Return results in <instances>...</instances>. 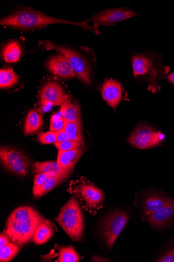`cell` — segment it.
I'll list each match as a JSON object with an SVG mask.
<instances>
[{
  "mask_svg": "<svg viewBox=\"0 0 174 262\" xmlns=\"http://www.w3.org/2000/svg\"><path fill=\"white\" fill-rule=\"evenodd\" d=\"M78 192L86 206L91 209L96 208L104 200V194L102 190L91 184L80 185Z\"/></svg>",
  "mask_w": 174,
  "mask_h": 262,
  "instance_id": "obj_14",
  "label": "cell"
},
{
  "mask_svg": "<svg viewBox=\"0 0 174 262\" xmlns=\"http://www.w3.org/2000/svg\"><path fill=\"white\" fill-rule=\"evenodd\" d=\"M67 177L59 175H55L48 177L43 185L38 189L36 191L33 192L35 198H39L49 191H51L54 188L58 186L60 183L65 180Z\"/></svg>",
  "mask_w": 174,
  "mask_h": 262,
  "instance_id": "obj_22",
  "label": "cell"
},
{
  "mask_svg": "<svg viewBox=\"0 0 174 262\" xmlns=\"http://www.w3.org/2000/svg\"><path fill=\"white\" fill-rule=\"evenodd\" d=\"M82 143L70 140L56 142L55 145L59 150L67 151L81 148Z\"/></svg>",
  "mask_w": 174,
  "mask_h": 262,
  "instance_id": "obj_27",
  "label": "cell"
},
{
  "mask_svg": "<svg viewBox=\"0 0 174 262\" xmlns=\"http://www.w3.org/2000/svg\"><path fill=\"white\" fill-rule=\"evenodd\" d=\"M146 218L149 225L154 228L162 229L169 226L174 222V200Z\"/></svg>",
  "mask_w": 174,
  "mask_h": 262,
  "instance_id": "obj_12",
  "label": "cell"
},
{
  "mask_svg": "<svg viewBox=\"0 0 174 262\" xmlns=\"http://www.w3.org/2000/svg\"><path fill=\"white\" fill-rule=\"evenodd\" d=\"M163 64L159 54L150 52L138 54L132 59L133 76L146 79L154 89L157 85V80L168 69Z\"/></svg>",
  "mask_w": 174,
  "mask_h": 262,
  "instance_id": "obj_3",
  "label": "cell"
},
{
  "mask_svg": "<svg viewBox=\"0 0 174 262\" xmlns=\"http://www.w3.org/2000/svg\"><path fill=\"white\" fill-rule=\"evenodd\" d=\"M64 129L69 140L83 142V134L82 121L77 122L65 121Z\"/></svg>",
  "mask_w": 174,
  "mask_h": 262,
  "instance_id": "obj_23",
  "label": "cell"
},
{
  "mask_svg": "<svg viewBox=\"0 0 174 262\" xmlns=\"http://www.w3.org/2000/svg\"><path fill=\"white\" fill-rule=\"evenodd\" d=\"M37 140L42 144H55L57 142L56 133L51 130L41 132L38 135Z\"/></svg>",
  "mask_w": 174,
  "mask_h": 262,
  "instance_id": "obj_28",
  "label": "cell"
},
{
  "mask_svg": "<svg viewBox=\"0 0 174 262\" xmlns=\"http://www.w3.org/2000/svg\"><path fill=\"white\" fill-rule=\"evenodd\" d=\"M84 152L83 148L67 151L59 150L57 162L62 168L71 171Z\"/></svg>",
  "mask_w": 174,
  "mask_h": 262,
  "instance_id": "obj_16",
  "label": "cell"
},
{
  "mask_svg": "<svg viewBox=\"0 0 174 262\" xmlns=\"http://www.w3.org/2000/svg\"><path fill=\"white\" fill-rule=\"evenodd\" d=\"M39 99L43 105L62 106L68 99V96L59 83L49 81L45 82L41 88Z\"/></svg>",
  "mask_w": 174,
  "mask_h": 262,
  "instance_id": "obj_10",
  "label": "cell"
},
{
  "mask_svg": "<svg viewBox=\"0 0 174 262\" xmlns=\"http://www.w3.org/2000/svg\"><path fill=\"white\" fill-rule=\"evenodd\" d=\"M137 15V13L128 8L110 9L98 12L84 21H92L93 27L98 29L99 26H112L117 23Z\"/></svg>",
  "mask_w": 174,
  "mask_h": 262,
  "instance_id": "obj_9",
  "label": "cell"
},
{
  "mask_svg": "<svg viewBox=\"0 0 174 262\" xmlns=\"http://www.w3.org/2000/svg\"><path fill=\"white\" fill-rule=\"evenodd\" d=\"M43 124V117L37 109L31 110L28 114L24 125V134L30 135L38 132Z\"/></svg>",
  "mask_w": 174,
  "mask_h": 262,
  "instance_id": "obj_19",
  "label": "cell"
},
{
  "mask_svg": "<svg viewBox=\"0 0 174 262\" xmlns=\"http://www.w3.org/2000/svg\"><path fill=\"white\" fill-rule=\"evenodd\" d=\"M157 261L174 262V246L162 255Z\"/></svg>",
  "mask_w": 174,
  "mask_h": 262,
  "instance_id": "obj_31",
  "label": "cell"
},
{
  "mask_svg": "<svg viewBox=\"0 0 174 262\" xmlns=\"http://www.w3.org/2000/svg\"><path fill=\"white\" fill-rule=\"evenodd\" d=\"M10 237L5 232H2L0 235V249L4 248L10 243Z\"/></svg>",
  "mask_w": 174,
  "mask_h": 262,
  "instance_id": "obj_32",
  "label": "cell"
},
{
  "mask_svg": "<svg viewBox=\"0 0 174 262\" xmlns=\"http://www.w3.org/2000/svg\"><path fill=\"white\" fill-rule=\"evenodd\" d=\"M45 221L34 208L20 207L8 219L5 232L13 243L22 246L34 241L36 230Z\"/></svg>",
  "mask_w": 174,
  "mask_h": 262,
  "instance_id": "obj_2",
  "label": "cell"
},
{
  "mask_svg": "<svg viewBox=\"0 0 174 262\" xmlns=\"http://www.w3.org/2000/svg\"><path fill=\"white\" fill-rule=\"evenodd\" d=\"M102 94L107 103L115 110L122 98L120 83L112 79L106 80L103 85Z\"/></svg>",
  "mask_w": 174,
  "mask_h": 262,
  "instance_id": "obj_13",
  "label": "cell"
},
{
  "mask_svg": "<svg viewBox=\"0 0 174 262\" xmlns=\"http://www.w3.org/2000/svg\"><path fill=\"white\" fill-rule=\"evenodd\" d=\"M34 170L36 174L45 173L67 178L71 173V171L62 168L57 161L36 162L34 165Z\"/></svg>",
  "mask_w": 174,
  "mask_h": 262,
  "instance_id": "obj_17",
  "label": "cell"
},
{
  "mask_svg": "<svg viewBox=\"0 0 174 262\" xmlns=\"http://www.w3.org/2000/svg\"><path fill=\"white\" fill-rule=\"evenodd\" d=\"M60 112L65 121H81V108L79 105L69 98L62 105Z\"/></svg>",
  "mask_w": 174,
  "mask_h": 262,
  "instance_id": "obj_18",
  "label": "cell"
},
{
  "mask_svg": "<svg viewBox=\"0 0 174 262\" xmlns=\"http://www.w3.org/2000/svg\"><path fill=\"white\" fill-rule=\"evenodd\" d=\"M57 135V142H60L68 139V136L64 128L56 132Z\"/></svg>",
  "mask_w": 174,
  "mask_h": 262,
  "instance_id": "obj_33",
  "label": "cell"
},
{
  "mask_svg": "<svg viewBox=\"0 0 174 262\" xmlns=\"http://www.w3.org/2000/svg\"><path fill=\"white\" fill-rule=\"evenodd\" d=\"M48 51H55L69 60L77 77L87 85L91 84V68L88 61L79 52L69 48L60 45L49 40L40 42Z\"/></svg>",
  "mask_w": 174,
  "mask_h": 262,
  "instance_id": "obj_5",
  "label": "cell"
},
{
  "mask_svg": "<svg viewBox=\"0 0 174 262\" xmlns=\"http://www.w3.org/2000/svg\"><path fill=\"white\" fill-rule=\"evenodd\" d=\"M164 138V135L161 132L143 125L136 128L129 137V141L136 148L146 149L159 145Z\"/></svg>",
  "mask_w": 174,
  "mask_h": 262,
  "instance_id": "obj_8",
  "label": "cell"
},
{
  "mask_svg": "<svg viewBox=\"0 0 174 262\" xmlns=\"http://www.w3.org/2000/svg\"><path fill=\"white\" fill-rule=\"evenodd\" d=\"M172 199L160 194H152L146 197L142 205L143 215L147 217L159 211L168 204Z\"/></svg>",
  "mask_w": 174,
  "mask_h": 262,
  "instance_id": "obj_15",
  "label": "cell"
},
{
  "mask_svg": "<svg viewBox=\"0 0 174 262\" xmlns=\"http://www.w3.org/2000/svg\"><path fill=\"white\" fill-rule=\"evenodd\" d=\"M129 221L126 211L115 210L109 212L101 223L100 233L106 245L112 248L117 237Z\"/></svg>",
  "mask_w": 174,
  "mask_h": 262,
  "instance_id": "obj_6",
  "label": "cell"
},
{
  "mask_svg": "<svg viewBox=\"0 0 174 262\" xmlns=\"http://www.w3.org/2000/svg\"><path fill=\"white\" fill-rule=\"evenodd\" d=\"M56 221L72 241L82 240L83 218L80 205L76 198H72L61 208Z\"/></svg>",
  "mask_w": 174,
  "mask_h": 262,
  "instance_id": "obj_4",
  "label": "cell"
},
{
  "mask_svg": "<svg viewBox=\"0 0 174 262\" xmlns=\"http://www.w3.org/2000/svg\"><path fill=\"white\" fill-rule=\"evenodd\" d=\"M19 248L15 243H10L0 250V261L7 262L11 261L19 252Z\"/></svg>",
  "mask_w": 174,
  "mask_h": 262,
  "instance_id": "obj_26",
  "label": "cell"
},
{
  "mask_svg": "<svg viewBox=\"0 0 174 262\" xmlns=\"http://www.w3.org/2000/svg\"><path fill=\"white\" fill-rule=\"evenodd\" d=\"M19 80L18 76L11 68H2L0 70V87L8 89L16 85Z\"/></svg>",
  "mask_w": 174,
  "mask_h": 262,
  "instance_id": "obj_24",
  "label": "cell"
},
{
  "mask_svg": "<svg viewBox=\"0 0 174 262\" xmlns=\"http://www.w3.org/2000/svg\"><path fill=\"white\" fill-rule=\"evenodd\" d=\"M80 257L71 247H63L60 249L58 262H78Z\"/></svg>",
  "mask_w": 174,
  "mask_h": 262,
  "instance_id": "obj_25",
  "label": "cell"
},
{
  "mask_svg": "<svg viewBox=\"0 0 174 262\" xmlns=\"http://www.w3.org/2000/svg\"><path fill=\"white\" fill-rule=\"evenodd\" d=\"M0 160L9 172L21 177L27 176L29 173L32 165L31 160L26 154L9 146L1 147Z\"/></svg>",
  "mask_w": 174,
  "mask_h": 262,
  "instance_id": "obj_7",
  "label": "cell"
},
{
  "mask_svg": "<svg viewBox=\"0 0 174 262\" xmlns=\"http://www.w3.org/2000/svg\"><path fill=\"white\" fill-rule=\"evenodd\" d=\"M167 79L169 83L174 85V73L169 74L167 76Z\"/></svg>",
  "mask_w": 174,
  "mask_h": 262,
  "instance_id": "obj_34",
  "label": "cell"
},
{
  "mask_svg": "<svg viewBox=\"0 0 174 262\" xmlns=\"http://www.w3.org/2000/svg\"><path fill=\"white\" fill-rule=\"evenodd\" d=\"M44 66L49 73L57 77L66 79L77 77L68 59L61 54L49 57Z\"/></svg>",
  "mask_w": 174,
  "mask_h": 262,
  "instance_id": "obj_11",
  "label": "cell"
},
{
  "mask_svg": "<svg viewBox=\"0 0 174 262\" xmlns=\"http://www.w3.org/2000/svg\"><path fill=\"white\" fill-rule=\"evenodd\" d=\"M65 121L62 117V115L58 116L53 115L51 118L49 130L57 132L64 128Z\"/></svg>",
  "mask_w": 174,
  "mask_h": 262,
  "instance_id": "obj_29",
  "label": "cell"
},
{
  "mask_svg": "<svg viewBox=\"0 0 174 262\" xmlns=\"http://www.w3.org/2000/svg\"><path fill=\"white\" fill-rule=\"evenodd\" d=\"M21 53L22 50L19 42L11 40L3 48L2 56L7 63H15L19 60Z\"/></svg>",
  "mask_w": 174,
  "mask_h": 262,
  "instance_id": "obj_20",
  "label": "cell"
},
{
  "mask_svg": "<svg viewBox=\"0 0 174 262\" xmlns=\"http://www.w3.org/2000/svg\"><path fill=\"white\" fill-rule=\"evenodd\" d=\"M54 233V230L52 224L46 220L36 230L34 241L37 245H42L51 239Z\"/></svg>",
  "mask_w": 174,
  "mask_h": 262,
  "instance_id": "obj_21",
  "label": "cell"
},
{
  "mask_svg": "<svg viewBox=\"0 0 174 262\" xmlns=\"http://www.w3.org/2000/svg\"><path fill=\"white\" fill-rule=\"evenodd\" d=\"M53 176H55L53 174H48V173H39L36 174L34 178V184L33 186V192L36 191V190L41 187L46 180L49 177H52Z\"/></svg>",
  "mask_w": 174,
  "mask_h": 262,
  "instance_id": "obj_30",
  "label": "cell"
},
{
  "mask_svg": "<svg viewBox=\"0 0 174 262\" xmlns=\"http://www.w3.org/2000/svg\"><path fill=\"white\" fill-rule=\"evenodd\" d=\"M55 24L76 26L101 35L95 27L84 21L73 22L47 15L42 12L29 8L21 9L0 20V25L22 31H33Z\"/></svg>",
  "mask_w": 174,
  "mask_h": 262,
  "instance_id": "obj_1",
  "label": "cell"
}]
</instances>
